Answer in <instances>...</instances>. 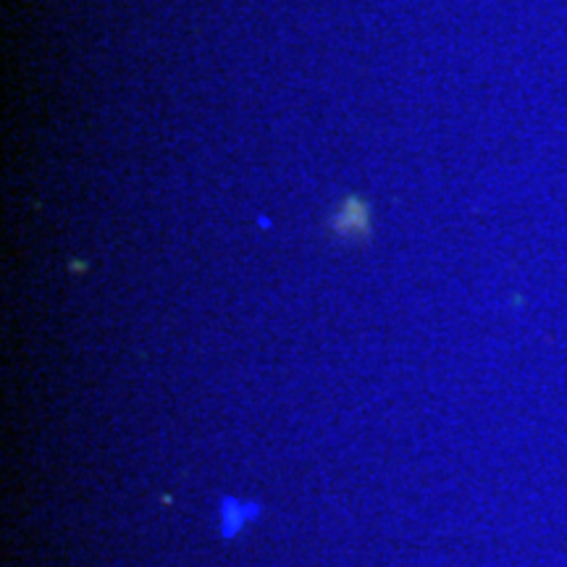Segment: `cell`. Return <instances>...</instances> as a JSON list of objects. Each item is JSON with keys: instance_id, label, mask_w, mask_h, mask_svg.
I'll list each match as a JSON object with an SVG mask.
<instances>
[{"instance_id": "6da1fadb", "label": "cell", "mask_w": 567, "mask_h": 567, "mask_svg": "<svg viewBox=\"0 0 567 567\" xmlns=\"http://www.w3.org/2000/svg\"><path fill=\"white\" fill-rule=\"evenodd\" d=\"M336 228L341 234H354V231H366L368 228V213L366 205L357 200H350L336 215Z\"/></svg>"}]
</instances>
